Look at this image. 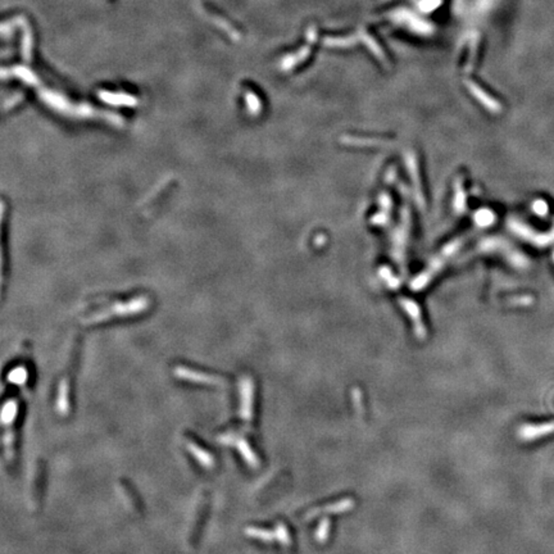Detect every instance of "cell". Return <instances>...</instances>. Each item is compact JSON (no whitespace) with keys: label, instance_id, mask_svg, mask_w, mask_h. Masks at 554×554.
Instances as JSON below:
<instances>
[{"label":"cell","instance_id":"obj_1","mask_svg":"<svg viewBox=\"0 0 554 554\" xmlns=\"http://www.w3.org/2000/svg\"><path fill=\"white\" fill-rule=\"evenodd\" d=\"M549 434H554V421L544 423V425H527L521 429L520 431V436L522 439H525V440L541 438V436L549 435Z\"/></svg>","mask_w":554,"mask_h":554},{"label":"cell","instance_id":"obj_2","mask_svg":"<svg viewBox=\"0 0 554 554\" xmlns=\"http://www.w3.org/2000/svg\"><path fill=\"white\" fill-rule=\"evenodd\" d=\"M533 211L535 212L538 216H545V214L548 213V204L544 200H536L535 203L533 204Z\"/></svg>","mask_w":554,"mask_h":554},{"label":"cell","instance_id":"obj_3","mask_svg":"<svg viewBox=\"0 0 554 554\" xmlns=\"http://www.w3.org/2000/svg\"><path fill=\"white\" fill-rule=\"evenodd\" d=\"M550 240H554V230H553V233L550 234V236H549L548 239H546V243H549Z\"/></svg>","mask_w":554,"mask_h":554},{"label":"cell","instance_id":"obj_4","mask_svg":"<svg viewBox=\"0 0 554 554\" xmlns=\"http://www.w3.org/2000/svg\"><path fill=\"white\" fill-rule=\"evenodd\" d=\"M553 258H554V254H553Z\"/></svg>","mask_w":554,"mask_h":554}]
</instances>
